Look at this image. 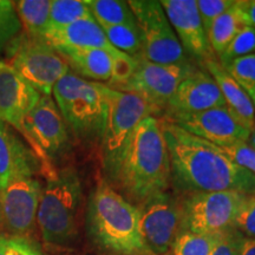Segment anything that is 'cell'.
Returning <instances> with one entry per match:
<instances>
[{
    "instance_id": "cell-1",
    "label": "cell",
    "mask_w": 255,
    "mask_h": 255,
    "mask_svg": "<svg viewBox=\"0 0 255 255\" xmlns=\"http://www.w3.org/2000/svg\"><path fill=\"white\" fill-rule=\"evenodd\" d=\"M170 161V182L190 194L239 191L255 194V175L239 167L218 145L170 121H159Z\"/></svg>"
},
{
    "instance_id": "cell-2",
    "label": "cell",
    "mask_w": 255,
    "mask_h": 255,
    "mask_svg": "<svg viewBox=\"0 0 255 255\" xmlns=\"http://www.w3.org/2000/svg\"><path fill=\"white\" fill-rule=\"evenodd\" d=\"M108 176L139 201L165 191L170 161L159 120L148 116L137 126Z\"/></svg>"
},
{
    "instance_id": "cell-3",
    "label": "cell",
    "mask_w": 255,
    "mask_h": 255,
    "mask_svg": "<svg viewBox=\"0 0 255 255\" xmlns=\"http://www.w3.org/2000/svg\"><path fill=\"white\" fill-rule=\"evenodd\" d=\"M139 208L128 202L110 184L102 182L91 193L87 227L98 247L116 255H154L141 234Z\"/></svg>"
},
{
    "instance_id": "cell-4",
    "label": "cell",
    "mask_w": 255,
    "mask_h": 255,
    "mask_svg": "<svg viewBox=\"0 0 255 255\" xmlns=\"http://www.w3.org/2000/svg\"><path fill=\"white\" fill-rule=\"evenodd\" d=\"M83 199L77 171L65 168L47 178L37 212V225L47 246L65 247L78 234V216Z\"/></svg>"
},
{
    "instance_id": "cell-5",
    "label": "cell",
    "mask_w": 255,
    "mask_h": 255,
    "mask_svg": "<svg viewBox=\"0 0 255 255\" xmlns=\"http://www.w3.org/2000/svg\"><path fill=\"white\" fill-rule=\"evenodd\" d=\"M53 100L66 126L81 138H101L104 124V97L100 82H90L69 71L57 82Z\"/></svg>"
},
{
    "instance_id": "cell-6",
    "label": "cell",
    "mask_w": 255,
    "mask_h": 255,
    "mask_svg": "<svg viewBox=\"0 0 255 255\" xmlns=\"http://www.w3.org/2000/svg\"><path fill=\"white\" fill-rule=\"evenodd\" d=\"M104 97V124L102 152L107 174L113 170L128 139L143 120L152 116V110L141 97L129 91L117 90L101 83Z\"/></svg>"
},
{
    "instance_id": "cell-7",
    "label": "cell",
    "mask_w": 255,
    "mask_h": 255,
    "mask_svg": "<svg viewBox=\"0 0 255 255\" xmlns=\"http://www.w3.org/2000/svg\"><path fill=\"white\" fill-rule=\"evenodd\" d=\"M8 64L41 96H51L69 65L55 47L41 39L20 33L6 49Z\"/></svg>"
},
{
    "instance_id": "cell-8",
    "label": "cell",
    "mask_w": 255,
    "mask_h": 255,
    "mask_svg": "<svg viewBox=\"0 0 255 255\" xmlns=\"http://www.w3.org/2000/svg\"><path fill=\"white\" fill-rule=\"evenodd\" d=\"M25 142L39 161L47 178L57 171L51 162L69 148V129L51 96H41L25 121Z\"/></svg>"
},
{
    "instance_id": "cell-9",
    "label": "cell",
    "mask_w": 255,
    "mask_h": 255,
    "mask_svg": "<svg viewBox=\"0 0 255 255\" xmlns=\"http://www.w3.org/2000/svg\"><path fill=\"white\" fill-rule=\"evenodd\" d=\"M128 5L141 32L143 58L157 64L189 63L161 2L131 0L128 1Z\"/></svg>"
},
{
    "instance_id": "cell-10",
    "label": "cell",
    "mask_w": 255,
    "mask_h": 255,
    "mask_svg": "<svg viewBox=\"0 0 255 255\" xmlns=\"http://www.w3.org/2000/svg\"><path fill=\"white\" fill-rule=\"evenodd\" d=\"M245 195L239 191L191 194L181 206L183 231L206 235L231 231Z\"/></svg>"
},
{
    "instance_id": "cell-11",
    "label": "cell",
    "mask_w": 255,
    "mask_h": 255,
    "mask_svg": "<svg viewBox=\"0 0 255 255\" xmlns=\"http://www.w3.org/2000/svg\"><path fill=\"white\" fill-rule=\"evenodd\" d=\"M137 68L126 87L117 90L132 92L150 107L152 113L164 110L178 85L194 71L190 63L157 64L142 56L137 57Z\"/></svg>"
},
{
    "instance_id": "cell-12",
    "label": "cell",
    "mask_w": 255,
    "mask_h": 255,
    "mask_svg": "<svg viewBox=\"0 0 255 255\" xmlns=\"http://www.w3.org/2000/svg\"><path fill=\"white\" fill-rule=\"evenodd\" d=\"M141 234L154 255H164L182 231V207L170 194L162 191L143 201Z\"/></svg>"
},
{
    "instance_id": "cell-13",
    "label": "cell",
    "mask_w": 255,
    "mask_h": 255,
    "mask_svg": "<svg viewBox=\"0 0 255 255\" xmlns=\"http://www.w3.org/2000/svg\"><path fill=\"white\" fill-rule=\"evenodd\" d=\"M41 186L34 177H18L0 191L2 228L8 235L30 237L37 225Z\"/></svg>"
},
{
    "instance_id": "cell-14",
    "label": "cell",
    "mask_w": 255,
    "mask_h": 255,
    "mask_svg": "<svg viewBox=\"0 0 255 255\" xmlns=\"http://www.w3.org/2000/svg\"><path fill=\"white\" fill-rule=\"evenodd\" d=\"M165 120L220 148L241 141L248 142L252 133L227 107L213 108L196 114L173 115Z\"/></svg>"
},
{
    "instance_id": "cell-15",
    "label": "cell",
    "mask_w": 255,
    "mask_h": 255,
    "mask_svg": "<svg viewBox=\"0 0 255 255\" xmlns=\"http://www.w3.org/2000/svg\"><path fill=\"white\" fill-rule=\"evenodd\" d=\"M41 95L6 62H0V121L25 139V121Z\"/></svg>"
},
{
    "instance_id": "cell-16",
    "label": "cell",
    "mask_w": 255,
    "mask_h": 255,
    "mask_svg": "<svg viewBox=\"0 0 255 255\" xmlns=\"http://www.w3.org/2000/svg\"><path fill=\"white\" fill-rule=\"evenodd\" d=\"M159 2L184 52L203 62L214 58L196 0H162Z\"/></svg>"
},
{
    "instance_id": "cell-17",
    "label": "cell",
    "mask_w": 255,
    "mask_h": 255,
    "mask_svg": "<svg viewBox=\"0 0 255 255\" xmlns=\"http://www.w3.org/2000/svg\"><path fill=\"white\" fill-rule=\"evenodd\" d=\"M226 107L221 91L208 72L194 70L181 82L165 108L167 117L178 114H196Z\"/></svg>"
},
{
    "instance_id": "cell-18",
    "label": "cell",
    "mask_w": 255,
    "mask_h": 255,
    "mask_svg": "<svg viewBox=\"0 0 255 255\" xmlns=\"http://www.w3.org/2000/svg\"><path fill=\"white\" fill-rule=\"evenodd\" d=\"M40 163L23 139L0 121V191L18 177H34Z\"/></svg>"
},
{
    "instance_id": "cell-19",
    "label": "cell",
    "mask_w": 255,
    "mask_h": 255,
    "mask_svg": "<svg viewBox=\"0 0 255 255\" xmlns=\"http://www.w3.org/2000/svg\"><path fill=\"white\" fill-rule=\"evenodd\" d=\"M53 47L72 49H101L110 53L119 52L111 45L103 28L94 18L81 19L57 30H47L43 39Z\"/></svg>"
},
{
    "instance_id": "cell-20",
    "label": "cell",
    "mask_w": 255,
    "mask_h": 255,
    "mask_svg": "<svg viewBox=\"0 0 255 255\" xmlns=\"http://www.w3.org/2000/svg\"><path fill=\"white\" fill-rule=\"evenodd\" d=\"M205 65L207 71L218 84L226 107L240 121L242 126L253 132L255 130V111L250 95L228 75L215 58L206 60Z\"/></svg>"
},
{
    "instance_id": "cell-21",
    "label": "cell",
    "mask_w": 255,
    "mask_h": 255,
    "mask_svg": "<svg viewBox=\"0 0 255 255\" xmlns=\"http://www.w3.org/2000/svg\"><path fill=\"white\" fill-rule=\"evenodd\" d=\"M55 49L68 64L69 69L73 70V73L79 77L94 79V81L110 79L113 55L115 53L101 49H72V47H55Z\"/></svg>"
},
{
    "instance_id": "cell-22",
    "label": "cell",
    "mask_w": 255,
    "mask_h": 255,
    "mask_svg": "<svg viewBox=\"0 0 255 255\" xmlns=\"http://www.w3.org/2000/svg\"><path fill=\"white\" fill-rule=\"evenodd\" d=\"M14 8L28 37L43 39L49 28L51 0H19Z\"/></svg>"
},
{
    "instance_id": "cell-23",
    "label": "cell",
    "mask_w": 255,
    "mask_h": 255,
    "mask_svg": "<svg viewBox=\"0 0 255 255\" xmlns=\"http://www.w3.org/2000/svg\"><path fill=\"white\" fill-rule=\"evenodd\" d=\"M246 24H245L240 9H239L238 1H235L233 7L216 19L207 33L213 52L219 57L221 56L223 51L231 44L233 38L237 36L238 32Z\"/></svg>"
},
{
    "instance_id": "cell-24",
    "label": "cell",
    "mask_w": 255,
    "mask_h": 255,
    "mask_svg": "<svg viewBox=\"0 0 255 255\" xmlns=\"http://www.w3.org/2000/svg\"><path fill=\"white\" fill-rule=\"evenodd\" d=\"M92 18L100 26L108 27L114 25L137 26V21L128 1L120 0H87Z\"/></svg>"
},
{
    "instance_id": "cell-25",
    "label": "cell",
    "mask_w": 255,
    "mask_h": 255,
    "mask_svg": "<svg viewBox=\"0 0 255 255\" xmlns=\"http://www.w3.org/2000/svg\"><path fill=\"white\" fill-rule=\"evenodd\" d=\"M87 18H92L87 0H51L47 30L62 28Z\"/></svg>"
},
{
    "instance_id": "cell-26",
    "label": "cell",
    "mask_w": 255,
    "mask_h": 255,
    "mask_svg": "<svg viewBox=\"0 0 255 255\" xmlns=\"http://www.w3.org/2000/svg\"><path fill=\"white\" fill-rule=\"evenodd\" d=\"M219 235L181 231L164 255H210Z\"/></svg>"
},
{
    "instance_id": "cell-27",
    "label": "cell",
    "mask_w": 255,
    "mask_h": 255,
    "mask_svg": "<svg viewBox=\"0 0 255 255\" xmlns=\"http://www.w3.org/2000/svg\"><path fill=\"white\" fill-rule=\"evenodd\" d=\"M109 43L121 52L137 58L142 56V38L138 26L114 25L103 27Z\"/></svg>"
},
{
    "instance_id": "cell-28",
    "label": "cell",
    "mask_w": 255,
    "mask_h": 255,
    "mask_svg": "<svg viewBox=\"0 0 255 255\" xmlns=\"http://www.w3.org/2000/svg\"><path fill=\"white\" fill-rule=\"evenodd\" d=\"M20 20L13 1L0 0V55L4 53L9 44L20 34Z\"/></svg>"
},
{
    "instance_id": "cell-29",
    "label": "cell",
    "mask_w": 255,
    "mask_h": 255,
    "mask_svg": "<svg viewBox=\"0 0 255 255\" xmlns=\"http://www.w3.org/2000/svg\"><path fill=\"white\" fill-rule=\"evenodd\" d=\"M253 53H255V28L250 25H245L219 57L220 64L226 65L232 60Z\"/></svg>"
},
{
    "instance_id": "cell-30",
    "label": "cell",
    "mask_w": 255,
    "mask_h": 255,
    "mask_svg": "<svg viewBox=\"0 0 255 255\" xmlns=\"http://www.w3.org/2000/svg\"><path fill=\"white\" fill-rule=\"evenodd\" d=\"M222 68L247 94L255 90V53L232 60Z\"/></svg>"
},
{
    "instance_id": "cell-31",
    "label": "cell",
    "mask_w": 255,
    "mask_h": 255,
    "mask_svg": "<svg viewBox=\"0 0 255 255\" xmlns=\"http://www.w3.org/2000/svg\"><path fill=\"white\" fill-rule=\"evenodd\" d=\"M137 68V59L119 51L113 55V68H111V77L109 79V87L121 89L129 83L132 78Z\"/></svg>"
},
{
    "instance_id": "cell-32",
    "label": "cell",
    "mask_w": 255,
    "mask_h": 255,
    "mask_svg": "<svg viewBox=\"0 0 255 255\" xmlns=\"http://www.w3.org/2000/svg\"><path fill=\"white\" fill-rule=\"evenodd\" d=\"M0 255H43L39 244L31 237L0 234Z\"/></svg>"
},
{
    "instance_id": "cell-33",
    "label": "cell",
    "mask_w": 255,
    "mask_h": 255,
    "mask_svg": "<svg viewBox=\"0 0 255 255\" xmlns=\"http://www.w3.org/2000/svg\"><path fill=\"white\" fill-rule=\"evenodd\" d=\"M233 229L246 238H255V194H246L235 216Z\"/></svg>"
},
{
    "instance_id": "cell-34",
    "label": "cell",
    "mask_w": 255,
    "mask_h": 255,
    "mask_svg": "<svg viewBox=\"0 0 255 255\" xmlns=\"http://www.w3.org/2000/svg\"><path fill=\"white\" fill-rule=\"evenodd\" d=\"M235 4L234 0H196L197 9L206 34L213 23Z\"/></svg>"
},
{
    "instance_id": "cell-35",
    "label": "cell",
    "mask_w": 255,
    "mask_h": 255,
    "mask_svg": "<svg viewBox=\"0 0 255 255\" xmlns=\"http://www.w3.org/2000/svg\"><path fill=\"white\" fill-rule=\"evenodd\" d=\"M226 155L239 167L246 169L251 174L255 175V149L248 142H237L234 144L221 148Z\"/></svg>"
},
{
    "instance_id": "cell-36",
    "label": "cell",
    "mask_w": 255,
    "mask_h": 255,
    "mask_svg": "<svg viewBox=\"0 0 255 255\" xmlns=\"http://www.w3.org/2000/svg\"><path fill=\"white\" fill-rule=\"evenodd\" d=\"M210 255H238L237 232L231 229L220 234Z\"/></svg>"
},
{
    "instance_id": "cell-37",
    "label": "cell",
    "mask_w": 255,
    "mask_h": 255,
    "mask_svg": "<svg viewBox=\"0 0 255 255\" xmlns=\"http://www.w3.org/2000/svg\"><path fill=\"white\" fill-rule=\"evenodd\" d=\"M238 6L245 24L255 28V0H240Z\"/></svg>"
},
{
    "instance_id": "cell-38",
    "label": "cell",
    "mask_w": 255,
    "mask_h": 255,
    "mask_svg": "<svg viewBox=\"0 0 255 255\" xmlns=\"http://www.w3.org/2000/svg\"><path fill=\"white\" fill-rule=\"evenodd\" d=\"M237 251L238 255H255V238H246L237 232Z\"/></svg>"
},
{
    "instance_id": "cell-39",
    "label": "cell",
    "mask_w": 255,
    "mask_h": 255,
    "mask_svg": "<svg viewBox=\"0 0 255 255\" xmlns=\"http://www.w3.org/2000/svg\"><path fill=\"white\" fill-rule=\"evenodd\" d=\"M248 143H250V145L252 146V148L255 149V130L251 133V137H250V139H248Z\"/></svg>"
},
{
    "instance_id": "cell-40",
    "label": "cell",
    "mask_w": 255,
    "mask_h": 255,
    "mask_svg": "<svg viewBox=\"0 0 255 255\" xmlns=\"http://www.w3.org/2000/svg\"><path fill=\"white\" fill-rule=\"evenodd\" d=\"M4 233V228H2V215H1V202H0V234Z\"/></svg>"
},
{
    "instance_id": "cell-41",
    "label": "cell",
    "mask_w": 255,
    "mask_h": 255,
    "mask_svg": "<svg viewBox=\"0 0 255 255\" xmlns=\"http://www.w3.org/2000/svg\"><path fill=\"white\" fill-rule=\"evenodd\" d=\"M248 95H250L251 100H252V102H253V105H254V111H255V90H253V91H250V92H248Z\"/></svg>"
}]
</instances>
